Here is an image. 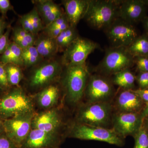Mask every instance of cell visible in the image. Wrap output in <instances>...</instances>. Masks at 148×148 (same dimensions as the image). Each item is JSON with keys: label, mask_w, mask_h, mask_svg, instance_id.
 <instances>
[{"label": "cell", "mask_w": 148, "mask_h": 148, "mask_svg": "<svg viewBox=\"0 0 148 148\" xmlns=\"http://www.w3.org/2000/svg\"><path fill=\"white\" fill-rule=\"evenodd\" d=\"M10 30V27H9L4 34L0 37V54H3L9 45V36Z\"/></svg>", "instance_id": "d6a6232c"}, {"label": "cell", "mask_w": 148, "mask_h": 148, "mask_svg": "<svg viewBox=\"0 0 148 148\" xmlns=\"http://www.w3.org/2000/svg\"><path fill=\"white\" fill-rule=\"evenodd\" d=\"M143 102L148 103V88L134 90Z\"/></svg>", "instance_id": "74e56055"}, {"label": "cell", "mask_w": 148, "mask_h": 148, "mask_svg": "<svg viewBox=\"0 0 148 148\" xmlns=\"http://www.w3.org/2000/svg\"><path fill=\"white\" fill-rule=\"evenodd\" d=\"M13 7L9 0H0V12L3 16H5L9 10H13Z\"/></svg>", "instance_id": "d590c367"}, {"label": "cell", "mask_w": 148, "mask_h": 148, "mask_svg": "<svg viewBox=\"0 0 148 148\" xmlns=\"http://www.w3.org/2000/svg\"><path fill=\"white\" fill-rule=\"evenodd\" d=\"M143 27L145 31V34L148 35V16H146L142 21Z\"/></svg>", "instance_id": "ab89813d"}, {"label": "cell", "mask_w": 148, "mask_h": 148, "mask_svg": "<svg viewBox=\"0 0 148 148\" xmlns=\"http://www.w3.org/2000/svg\"><path fill=\"white\" fill-rule=\"evenodd\" d=\"M134 65V57L127 48L111 47L106 51L105 56L96 69L101 75L106 76L130 69Z\"/></svg>", "instance_id": "5b68a950"}, {"label": "cell", "mask_w": 148, "mask_h": 148, "mask_svg": "<svg viewBox=\"0 0 148 148\" xmlns=\"http://www.w3.org/2000/svg\"><path fill=\"white\" fill-rule=\"evenodd\" d=\"M5 68L9 84L18 85L22 77V73L19 66L10 64L5 65Z\"/></svg>", "instance_id": "d4e9b609"}, {"label": "cell", "mask_w": 148, "mask_h": 148, "mask_svg": "<svg viewBox=\"0 0 148 148\" xmlns=\"http://www.w3.org/2000/svg\"><path fill=\"white\" fill-rule=\"evenodd\" d=\"M143 123L148 130V116H146L144 119Z\"/></svg>", "instance_id": "7bdbcfd3"}, {"label": "cell", "mask_w": 148, "mask_h": 148, "mask_svg": "<svg viewBox=\"0 0 148 148\" xmlns=\"http://www.w3.org/2000/svg\"><path fill=\"white\" fill-rule=\"evenodd\" d=\"M9 85L5 66L0 62V87L7 88Z\"/></svg>", "instance_id": "e575fe53"}, {"label": "cell", "mask_w": 148, "mask_h": 148, "mask_svg": "<svg viewBox=\"0 0 148 148\" xmlns=\"http://www.w3.org/2000/svg\"><path fill=\"white\" fill-rule=\"evenodd\" d=\"M134 64L140 72H148V56L134 57Z\"/></svg>", "instance_id": "4dcf8cb0"}, {"label": "cell", "mask_w": 148, "mask_h": 148, "mask_svg": "<svg viewBox=\"0 0 148 148\" xmlns=\"http://www.w3.org/2000/svg\"><path fill=\"white\" fill-rule=\"evenodd\" d=\"M143 101L134 90L122 89L117 94L115 108L117 112L140 113Z\"/></svg>", "instance_id": "5bb4252c"}, {"label": "cell", "mask_w": 148, "mask_h": 148, "mask_svg": "<svg viewBox=\"0 0 148 148\" xmlns=\"http://www.w3.org/2000/svg\"><path fill=\"white\" fill-rule=\"evenodd\" d=\"M126 48L128 52L134 57L148 56V35L145 34L138 36Z\"/></svg>", "instance_id": "7402d4cb"}, {"label": "cell", "mask_w": 148, "mask_h": 148, "mask_svg": "<svg viewBox=\"0 0 148 148\" xmlns=\"http://www.w3.org/2000/svg\"><path fill=\"white\" fill-rule=\"evenodd\" d=\"M90 0H65L62 1L70 26L76 27L87 13Z\"/></svg>", "instance_id": "e0dca14e"}, {"label": "cell", "mask_w": 148, "mask_h": 148, "mask_svg": "<svg viewBox=\"0 0 148 148\" xmlns=\"http://www.w3.org/2000/svg\"><path fill=\"white\" fill-rule=\"evenodd\" d=\"M135 144L134 148H148V130L143 123L133 136Z\"/></svg>", "instance_id": "484cf974"}, {"label": "cell", "mask_w": 148, "mask_h": 148, "mask_svg": "<svg viewBox=\"0 0 148 148\" xmlns=\"http://www.w3.org/2000/svg\"><path fill=\"white\" fill-rule=\"evenodd\" d=\"M66 68L64 84L67 98L72 104H76L84 95L90 74L86 63Z\"/></svg>", "instance_id": "277c9868"}, {"label": "cell", "mask_w": 148, "mask_h": 148, "mask_svg": "<svg viewBox=\"0 0 148 148\" xmlns=\"http://www.w3.org/2000/svg\"><path fill=\"white\" fill-rule=\"evenodd\" d=\"M135 80L136 77L130 69H127L113 75L112 81L113 84L118 86L122 89L132 90Z\"/></svg>", "instance_id": "44dd1931"}, {"label": "cell", "mask_w": 148, "mask_h": 148, "mask_svg": "<svg viewBox=\"0 0 148 148\" xmlns=\"http://www.w3.org/2000/svg\"><path fill=\"white\" fill-rule=\"evenodd\" d=\"M118 17L132 24L143 21L147 16V5L145 0L118 1Z\"/></svg>", "instance_id": "7c38bea8"}, {"label": "cell", "mask_w": 148, "mask_h": 148, "mask_svg": "<svg viewBox=\"0 0 148 148\" xmlns=\"http://www.w3.org/2000/svg\"><path fill=\"white\" fill-rule=\"evenodd\" d=\"M61 140L56 133L32 129L20 148H58Z\"/></svg>", "instance_id": "4fadbf2b"}, {"label": "cell", "mask_w": 148, "mask_h": 148, "mask_svg": "<svg viewBox=\"0 0 148 148\" xmlns=\"http://www.w3.org/2000/svg\"><path fill=\"white\" fill-rule=\"evenodd\" d=\"M143 119L140 113L117 112L112 117V128L123 138L133 136L142 126Z\"/></svg>", "instance_id": "8fae6325"}, {"label": "cell", "mask_w": 148, "mask_h": 148, "mask_svg": "<svg viewBox=\"0 0 148 148\" xmlns=\"http://www.w3.org/2000/svg\"><path fill=\"white\" fill-rule=\"evenodd\" d=\"M32 113L33 103L21 88H14L0 99V118L3 120Z\"/></svg>", "instance_id": "7a4b0ae2"}, {"label": "cell", "mask_w": 148, "mask_h": 148, "mask_svg": "<svg viewBox=\"0 0 148 148\" xmlns=\"http://www.w3.org/2000/svg\"><path fill=\"white\" fill-rule=\"evenodd\" d=\"M58 87L50 85L39 93L37 101L39 105L43 108H49L54 106L57 102L59 95Z\"/></svg>", "instance_id": "d6986e66"}, {"label": "cell", "mask_w": 148, "mask_h": 148, "mask_svg": "<svg viewBox=\"0 0 148 148\" xmlns=\"http://www.w3.org/2000/svg\"><path fill=\"white\" fill-rule=\"evenodd\" d=\"M76 27L70 26L68 29L63 31L56 39L58 49H66V48L77 37V32Z\"/></svg>", "instance_id": "603a6c76"}, {"label": "cell", "mask_w": 148, "mask_h": 148, "mask_svg": "<svg viewBox=\"0 0 148 148\" xmlns=\"http://www.w3.org/2000/svg\"><path fill=\"white\" fill-rule=\"evenodd\" d=\"M34 46L42 57H49L54 55L58 50L55 39L47 36L41 37L35 42Z\"/></svg>", "instance_id": "ffe728a7"}, {"label": "cell", "mask_w": 148, "mask_h": 148, "mask_svg": "<svg viewBox=\"0 0 148 148\" xmlns=\"http://www.w3.org/2000/svg\"><path fill=\"white\" fill-rule=\"evenodd\" d=\"M61 71V66L57 61L50 62L36 69L30 79L32 87L42 86L56 77Z\"/></svg>", "instance_id": "2e32d148"}, {"label": "cell", "mask_w": 148, "mask_h": 148, "mask_svg": "<svg viewBox=\"0 0 148 148\" xmlns=\"http://www.w3.org/2000/svg\"><path fill=\"white\" fill-rule=\"evenodd\" d=\"M40 57L36 48L34 45L30 46L22 49V57L23 65L27 67L36 64Z\"/></svg>", "instance_id": "cb8c5ba5"}, {"label": "cell", "mask_w": 148, "mask_h": 148, "mask_svg": "<svg viewBox=\"0 0 148 148\" xmlns=\"http://www.w3.org/2000/svg\"><path fill=\"white\" fill-rule=\"evenodd\" d=\"M12 53L11 64L17 66L23 65L22 57V49L14 42L11 43L9 45Z\"/></svg>", "instance_id": "4316f807"}, {"label": "cell", "mask_w": 148, "mask_h": 148, "mask_svg": "<svg viewBox=\"0 0 148 148\" xmlns=\"http://www.w3.org/2000/svg\"><path fill=\"white\" fill-rule=\"evenodd\" d=\"M2 89V88H1V87H0V89Z\"/></svg>", "instance_id": "ee69618b"}, {"label": "cell", "mask_w": 148, "mask_h": 148, "mask_svg": "<svg viewBox=\"0 0 148 148\" xmlns=\"http://www.w3.org/2000/svg\"><path fill=\"white\" fill-rule=\"evenodd\" d=\"M19 21L22 26V29H24L25 31L31 33L34 36L36 34L30 19L29 13L21 16L20 17Z\"/></svg>", "instance_id": "f546056e"}, {"label": "cell", "mask_w": 148, "mask_h": 148, "mask_svg": "<svg viewBox=\"0 0 148 148\" xmlns=\"http://www.w3.org/2000/svg\"><path fill=\"white\" fill-rule=\"evenodd\" d=\"M61 123V117L58 112L52 109L34 116L32 122V129L56 133Z\"/></svg>", "instance_id": "9a60e30c"}, {"label": "cell", "mask_w": 148, "mask_h": 148, "mask_svg": "<svg viewBox=\"0 0 148 148\" xmlns=\"http://www.w3.org/2000/svg\"><path fill=\"white\" fill-rule=\"evenodd\" d=\"M34 113L3 120L6 135L20 148L32 129Z\"/></svg>", "instance_id": "30bf717a"}, {"label": "cell", "mask_w": 148, "mask_h": 148, "mask_svg": "<svg viewBox=\"0 0 148 148\" xmlns=\"http://www.w3.org/2000/svg\"><path fill=\"white\" fill-rule=\"evenodd\" d=\"M38 12L40 14L46 27L53 21L61 17L64 13L61 8L53 1L41 0L36 1Z\"/></svg>", "instance_id": "ac0fdd59"}, {"label": "cell", "mask_w": 148, "mask_h": 148, "mask_svg": "<svg viewBox=\"0 0 148 148\" xmlns=\"http://www.w3.org/2000/svg\"><path fill=\"white\" fill-rule=\"evenodd\" d=\"M136 80L140 89L148 88V72H140L136 77Z\"/></svg>", "instance_id": "1f68e13d"}, {"label": "cell", "mask_w": 148, "mask_h": 148, "mask_svg": "<svg viewBox=\"0 0 148 148\" xmlns=\"http://www.w3.org/2000/svg\"><path fill=\"white\" fill-rule=\"evenodd\" d=\"M3 132H4V130L3 121V119L0 118V134L2 133Z\"/></svg>", "instance_id": "b9f144b4"}, {"label": "cell", "mask_w": 148, "mask_h": 148, "mask_svg": "<svg viewBox=\"0 0 148 148\" xmlns=\"http://www.w3.org/2000/svg\"><path fill=\"white\" fill-rule=\"evenodd\" d=\"M7 27V23L3 19L0 17V37L4 34L5 30Z\"/></svg>", "instance_id": "f35d334b"}, {"label": "cell", "mask_w": 148, "mask_h": 148, "mask_svg": "<svg viewBox=\"0 0 148 148\" xmlns=\"http://www.w3.org/2000/svg\"><path fill=\"white\" fill-rule=\"evenodd\" d=\"M104 31L111 47H127L139 36L134 24L119 17Z\"/></svg>", "instance_id": "52a82bcc"}, {"label": "cell", "mask_w": 148, "mask_h": 148, "mask_svg": "<svg viewBox=\"0 0 148 148\" xmlns=\"http://www.w3.org/2000/svg\"><path fill=\"white\" fill-rule=\"evenodd\" d=\"M13 36L18 37L29 43L30 45H34V35L25 31L22 27H17L14 30Z\"/></svg>", "instance_id": "83f0119b"}, {"label": "cell", "mask_w": 148, "mask_h": 148, "mask_svg": "<svg viewBox=\"0 0 148 148\" xmlns=\"http://www.w3.org/2000/svg\"><path fill=\"white\" fill-rule=\"evenodd\" d=\"M141 114L143 119L145 118L146 116H148V103H147L145 108L144 109Z\"/></svg>", "instance_id": "60d3db41"}, {"label": "cell", "mask_w": 148, "mask_h": 148, "mask_svg": "<svg viewBox=\"0 0 148 148\" xmlns=\"http://www.w3.org/2000/svg\"><path fill=\"white\" fill-rule=\"evenodd\" d=\"M118 1L90 0L84 18L88 24L95 30H105L118 18Z\"/></svg>", "instance_id": "6da1fadb"}, {"label": "cell", "mask_w": 148, "mask_h": 148, "mask_svg": "<svg viewBox=\"0 0 148 148\" xmlns=\"http://www.w3.org/2000/svg\"><path fill=\"white\" fill-rule=\"evenodd\" d=\"M99 47L95 42L79 36L65 49L63 63L66 66L85 64L88 55Z\"/></svg>", "instance_id": "9c48e42d"}, {"label": "cell", "mask_w": 148, "mask_h": 148, "mask_svg": "<svg viewBox=\"0 0 148 148\" xmlns=\"http://www.w3.org/2000/svg\"><path fill=\"white\" fill-rule=\"evenodd\" d=\"M70 134L72 138L79 140L101 141L119 146L123 144V138L112 128L95 127L78 123L72 127Z\"/></svg>", "instance_id": "8992f818"}, {"label": "cell", "mask_w": 148, "mask_h": 148, "mask_svg": "<svg viewBox=\"0 0 148 148\" xmlns=\"http://www.w3.org/2000/svg\"><path fill=\"white\" fill-rule=\"evenodd\" d=\"M115 93L113 84L107 77L101 74L90 76L84 92L88 103L110 102Z\"/></svg>", "instance_id": "ba28073f"}, {"label": "cell", "mask_w": 148, "mask_h": 148, "mask_svg": "<svg viewBox=\"0 0 148 148\" xmlns=\"http://www.w3.org/2000/svg\"><path fill=\"white\" fill-rule=\"evenodd\" d=\"M113 106L110 102L89 103L82 107L77 115L78 123L108 128L112 125Z\"/></svg>", "instance_id": "3957f363"}, {"label": "cell", "mask_w": 148, "mask_h": 148, "mask_svg": "<svg viewBox=\"0 0 148 148\" xmlns=\"http://www.w3.org/2000/svg\"></svg>", "instance_id": "f6af8a7d"}, {"label": "cell", "mask_w": 148, "mask_h": 148, "mask_svg": "<svg viewBox=\"0 0 148 148\" xmlns=\"http://www.w3.org/2000/svg\"><path fill=\"white\" fill-rule=\"evenodd\" d=\"M12 53L9 46L5 51L3 53L1 56V62L3 65H5L10 64L11 61Z\"/></svg>", "instance_id": "8d00e7d4"}, {"label": "cell", "mask_w": 148, "mask_h": 148, "mask_svg": "<svg viewBox=\"0 0 148 148\" xmlns=\"http://www.w3.org/2000/svg\"><path fill=\"white\" fill-rule=\"evenodd\" d=\"M0 148H19L5 134H0Z\"/></svg>", "instance_id": "836d02e7"}, {"label": "cell", "mask_w": 148, "mask_h": 148, "mask_svg": "<svg viewBox=\"0 0 148 148\" xmlns=\"http://www.w3.org/2000/svg\"><path fill=\"white\" fill-rule=\"evenodd\" d=\"M29 14L33 27L34 28L36 34H37L43 29V25L39 14L37 9H34L31 12H29Z\"/></svg>", "instance_id": "f1b7e54d"}]
</instances>
